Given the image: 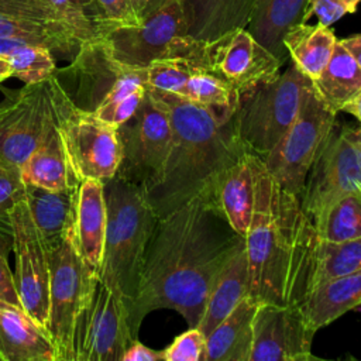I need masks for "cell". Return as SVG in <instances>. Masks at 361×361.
I'll list each match as a JSON object with an SVG mask.
<instances>
[{"instance_id":"17","label":"cell","mask_w":361,"mask_h":361,"mask_svg":"<svg viewBox=\"0 0 361 361\" xmlns=\"http://www.w3.org/2000/svg\"><path fill=\"white\" fill-rule=\"evenodd\" d=\"M207 65L238 93L279 75V61L247 28L233 30L206 42Z\"/></svg>"},{"instance_id":"40","label":"cell","mask_w":361,"mask_h":361,"mask_svg":"<svg viewBox=\"0 0 361 361\" xmlns=\"http://www.w3.org/2000/svg\"><path fill=\"white\" fill-rule=\"evenodd\" d=\"M96 3L103 13L106 21L104 28L138 24L130 0H96Z\"/></svg>"},{"instance_id":"30","label":"cell","mask_w":361,"mask_h":361,"mask_svg":"<svg viewBox=\"0 0 361 361\" xmlns=\"http://www.w3.org/2000/svg\"><path fill=\"white\" fill-rule=\"evenodd\" d=\"M312 83L319 97L338 113L361 96V68L337 39L329 63Z\"/></svg>"},{"instance_id":"44","label":"cell","mask_w":361,"mask_h":361,"mask_svg":"<svg viewBox=\"0 0 361 361\" xmlns=\"http://www.w3.org/2000/svg\"><path fill=\"white\" fill-rule=\"evenodd\" d=\"M338 42L347 49V52L354 58V61L361 68V34L338 39Z\"/></svg>"},{"instance_id":"36","label":"cell","mask_w":361,"mask_h":361,"mask_svg":"<svg viewBox=\"0 0 361 361\" xmlns=\"http://www.w3.org/2000/svg\"><path fill=\"white\" fill-rule=\"evenodd\" d=\"M21 169L0 158V221H7L11 209L24 197Z\"/></svg>"},{"instance_id":"29","label":"cell","mask_w":361,"mask_h":361,"mask_svg":"<svg viewBox=\"0 0 361 361\" xmlns=\"http://www.w3.org/2000/svg\"><path fill=\"white\" fill-rule=\"evenodd\" d=\"M250 292L245 241L227 262L207 298L197 329L207 336Z\"/></svg>"},{"instance_id":"34","label":"cell","mask_w":361,"mask_h":361,"mask_svg":"<svg viewBox=\"0 0 361 361\" xmlns=\"http://www.w3.org/2000/svg\"><path fill=\"white\" fill-rule=\"evenodd\" d=\"M79 45L97 39L106 21L96 0H51Z\"/></svg>"},{"instance_id":"45","label":"cell","mask_w":361,"mask_h":361,"mask_svg":"<svg viewBox=\"0 0 361 361\" xmlns=\"http://www.w3.org/2000/svg\"><path fill=\"white\" fill-rule=\"evenodd\" d=\"M343 111L353 114L361 124V96L358 99H355L354 102H351L348 106H345Z\"/></svg>"},{"instance_id":"23","label":"cell","mask_w":361,"mask_h":361,"mask_svg":"<svg viewBox=\"0 0 361 361\" xmlns=\"http://www.w3.org/2000/svg\"><path fill=\"white\" fill-rule=\"evenodd\" d=\"M188 35L203 42L247 28L257 0H179Z\"/></svg>"},{"instance_id":"46","label":"cell","mask_w":361,"mask_h":361,"mask_svg":"<svg viewBox=\"0 0 361 361\" xmlns=\"http://www.w3.org/2000/svg\"><path fill=\"white\" fill-rule=\"evenodd\" d=\"M10 76H13V73H11V66H10L8 61H7V58H4V56L0 55V83H1L3 80L8 79Z\"/></svg>"},{"instance_id":"3","label":"cell","mask_w":361,"mask_h":361,"mask_svg":"<svg viewBox=\"0 0 361 361\" xmlns=\"http://www.w3.org/2000/svg\"><path fill=\"white\" fill-rule=\"evenodd\" d=\"M147 92L165 110L172 128L164 169L144 190L159 219L190 199L210 193L217 176L247 148L237 135L233 117L219 123L207 109L179 94L148 86Z\"/></svg>"},{"instance_id":"6","label":"cell","mask_w":361,"mask_h":361,"mask_svg":"<svg viewBox=\"0 0 361 361\" xmlns=\"http://www.w3.org/2000/svg\"><path fill=\"white\" fill-rule=\"evenodd\" d=\"M72 104L56 75L18 90H4L0 100V158L21 169Z\"/></svg>"},{"instance_id":"20","label":"cell","mask_w":361,"mask_h":361,"mask_svg":"<svg viewBox=\"0 0 361 361\" xmlns=\"http://www.w3.org/2000/svg\"><path fill=\"white\" fill-rule=\"evenodd\" d=\"M0 360L58 361L52 338L21 305L0 300Z\"/></svg>"},{"instance_id":"12","label":"cell","mask_w":361,"mask_h":361,"mask_svg":"<svg viewBox=\"0 0 361 361\" xmlns=\"http://www.w3.org/2000/svg\"><path fill=\"white\" fill-rule=\"evenodd\" d=\"M204 45L189 56L152 62L147 68V86L195 102L219 123H226L237 110L240 93L207 65Z\"/></svg>"},{"instance_id":"4","label":"cell","mask_w":361,"mask_h":361,"mask_svg":"<svg viewBox=\"0 0 361 361\" xmlns=\"http://www.w3.org/2000/svg\"><path fill=\"white\" fill-rule=\"evenodd\" d=\"M103 186L107 224L99 279L114 289L130 310L158 217L140 185L114 176Z\"/></svg>"},{"instance_id":"39","label":"cell","mask_w":361,"mask_h":361,"mask_svg":"<svg viewBox=\"0 0 361 361\" xmlns=\"http://www.w3.org/2000/svg\"><path fill=\"white\" fill-rule=\"evenodd\" d=\"M147 89V87H145ZM145 89L137 90L128 96L116 99L113 102H109L106 104H102L100 107H97L93 114L96 117H99L100 120L111 124V126H121L123 123H126L138 109L144 94H145Z\"/></svg>"},{"instance_id":"22","label":"cell","mask_w":361,"mask_h":361,"mask_svg":"<svg viewBox=\"0 0 361 361\" xmlns=\"http://www.w3.org/2000/svg\"><path fill=\"white\" fill-rule=\"evenodd\" d=\"M107 210L102 180L85 179L79 185V199L73 227V241L85 264L99 276L106 238Z\"/></svg>"},{"instance_id":"14","label":"cell","mask_w":361,"mask_h":361,"mask_svg":"<svg viewBox=\"0 0 361 361\" xmlns=\"http://www.w3.org/2000/svg\"><path fill=\"white\" fill-rule=\"evenodd\" d=\"M13 251L16 259L14 281L21 306L44 327L49 307V254L25 199L23 197L10 212Z\"/></svg>"},{"instance_id":"21","label":"cell","mask_w":361,"mask_h":361,"mask_svg":"<svg viewBox=\"0 0 361 361\" xmlns=\"http://www.w3.org/2000/svg\"><path fill=\"white\" fill-rule=\"evenodd\" d=\"M255 155L244 152L214 180L210 195L230 226L244 237L248 231L255 199Z\"/></svg>"},{"instance_id":"31","label":"cell","mask_w":361,"mask_h":361,"mask_svg":"<svg viewBox=\"0 0 361 361\" xmlns=\"http://www.w3.org/2000/svg\"><path fill=\"white\" fill-rule=\"evenodd\" d=\"M337 38L334 32L319 23H300L283 38V45L300 72L312 80L316 79L329 63Z\"/></svg>"},{"instance_id":"5","label":"cell","mask_w":361,"mask_h":361,"mask_svg":"<svg viewBox=\"0 0 361 361\" xmlns=\"http://www.w3.org/2000/svg\"><path fill=\"white\" fill-rule=\"evenodd\" d=\"M310 86L312 79L289 61L275 79L240 93L233 123L248 152L261 159L271 152L299 113Z\"/></svg>"},{"instance_id":"2","label":"cell","mask_w":361,"mask_h":361,"mask_svg":"<svg viewBox=\"0 0 361 361\" xmlns=\"http://www.w3.org/2000/svg\"><path fill=\"white\" fill-rule=\"evenodd\" d=\"M255 199L244 235L250 292L257 302L302 305L312 289L317 231L298 195L285 190L255 155Z\"/></svg>"},{"instance_id":"33","label":"cell","mask_w":361,"mask_h":361,"mask_svg":"<svg viewBox=\"0 0 361 361\" xmlns=\"http://www.w3.org/2000/svg\"><path fill=\"white\" fill-rule=\"evenodd\" d=\"M358 269H361V237L336 243L319 240L312 289L324 281Z\"/></svg>"},{"instance_id":"24","label":"cell","mask_w":361,"mask_h":361,"mask_svg":"<svg viewBox=\"0 0 361 361\" xmlns=\"http://www.w3.org/2000/svg\"><path fill=\"white\" fill-rule=\"evenodd\" d=\"M258 302L247 295L207 336L202 361H250Z\"/></svg>"},{"instance_id":"32","label":"cell","mask_w":361,"mask_h":361,"mask_svg":"<svg viewBox=\"0 0 361 361\" xmlns=\"http://www.w3.org/2000/svg\"><path fill=\"white\" fill-rule=\"evenodd\" d=\"M322 241H345L361 237V195L347 193L334 200L314 226Z\"/></svg>"},{"instance_id":"9","label":"cell","mask_w":361,"mask_h":361,"mask_svg":"<svg viewBox=\"0 0 361 361\" xmlns=\"http://www.w3.org/2000/svg\"><path fill=\"white\" fill-rule=\"evenodd\" d=\"M347 193L361 195V124L334 123L310 166L299 200L316 226L323 212Z\"/></svg>"},{"instance_id":"27","label":"cell","mask_w":361,"mask_h":361,"mask_svg":"<svg viewBox=\"0 0 361 361\" xmlns=\"http://www.w3.org/2000/svg\"><path fill=\"white\" fill-rule=\"evenodd\" d=\"M358 306H361V269L316 285L300 305L306 322L314 331Z\"/></svg>"},{"instance_id":"10","label":"cell","mask_w":361,"mask_h":361,"mask_svg":"<svg viewBox=\"0 0 361 361\" xmlns=\"http://www.w3.org/2000/svg\"><path fill=\"white\" fill-rule=\"evenodd\" d=\"M336 114L312 83L295 120L262 158L267 171L285 190L298 196L302 193L310 166L336 123Z\"/></svg>"},{"instance_id":"28","label":"cell","mask_w":361,"mask_h":361,"mask_svg":"<svg viewBox=\"0 0 361 361\" xmlns=\"http://www.w3.org/2000/svg\"><path fill=\"white\" fill-rule=\"evenodd\" d=\"M21 175L25 183L49 190H61L80 185L63 145L59 123L51 128L42 142L24 162Z\"/></svg>"},{"instance_id":"11","label":"cell","mask_w":361,"mask_h":361,"mask_svg":"<svg viewBox=\"0 0 361 361\" xmlns=\"http://www.w3.org/2000/svg\"><path fill=\"white\" fill-rule=\"evenodd\" d=\"M117 130L121 162L116 176L145 190L159 178L171 149L172 128L168 114L145 89L137 111Z\"/></svg>"},{"instance_id":"35","label":"cell","mask_w":361,"mask_h":361,"mask_svg":"<svg viewBox=\"0 0 361 361\" xmlns=\"http://www.w3.org/2000/svg\"><path fill=\"white\" fill-rule=\"evenodd\" d=\"M13 76L25 85L39 83L55 75L52 51L42 45L24 44L7 56Z\"/></svg>"},{"instance_id":"1","label":"cell","mask_w":361,"mask_h":361,"mask_svg":"<svg viewBox=\"0 0 361 361\" xmlns=\"http://www.w3.org/2000/svg\"><path fill=\"white\" fill-rule=\"evenodd\" d=\"M243 243L210 193L159 217L128 310L134 337L144 317L157 309L176 310L189 327H196L212 288Z\"/></svg>"},{"instance_id":"16","label":"cell","mask_w":361,"mask_h":361,"mask_svg":"<svg viewBox=\"0 0 361 361\" xmlns=\"http://www.w3.org/2000/svg\"><path fill=\"white\" fill-rule=\"evenodd\" d=\"M250 361H310L314 330L300 305L258 302Z\"/></svg>"},{"instance_id":"42","label":"cell","mask_w":361,"mask_h":361,"mask_svg":"<svg viewBox=\"0 0 361 361\" xmlns=\"http://www.w3.org/2000/svg\"><path fill=\"white\" fill-rule=\"evenodd\" d=\"M162 360V351L152 350L142 343H140L137 338L130 343V345L126 348L121 361H159Z\"/></svg>"},{"instance_id":"37","label":"cell","mask_w":361,"mask_h":361,"mask_svg":"<svg viewBox=\"0 0 361 361\" xmlns=\"http://www.w3.org/2000/svg\"><path fill=\"white\" fill-rule=\"evenodd\" d=\"M206 345V336L197 327H189L185 333L162 351L165 361H202Z\"/></svg>"},{"instance_id":"13","label":"cell","mask_w":361,"mask_h":361,"mask_svg":"<svg viewBox=\"0 0 361 361\" xmlns=\"http://www.w3.org/2000/svg\"><path fill=\"white\" fill-rule=\"evenodd\" d=\"M135 338L126 300L97 278L76 322L73 361H121L126 348Z\"/></svg>"},{"instance_id":"19","label":"cell","mask_w":361,"mask_h":361,"mask_svg":"<svg viewBox=\"0 0 361 361\" xmlns=\"http://www.w3.org/2000/svg\"><path fill=\"white\" fill-rule=\"evenodd\" d=\"M124 69L126 65L117 62L97 38L82 44L72 63L59 72L72 80L73 89L65 90L72 103L93 113L109 96Z\"/></svg>"},{"instance_id":"18","label":"cell","mask_w":361,"mask_h":361,"mask_svg":"<svg viewBox=\"0 0 361 361\" xmlns=\"http://www.w3.org/2000/svg\"><path fill=\"white\" fill-rule=\"evenodd\" d=\"M0 37L61 54L78 52L80 47L51 0H0Z\"/></svg>"},{"instance_id":"41","label":"cell","mask_w":361,"mask_h":361,"mask_svg":"<svg viewBox=\"0 0 361 361\" xmlns=\"http://www.w3.org/2000/svg\"><path fill=\"white\" fill-rule=\"evenodd\" d=\"M0 300H7L11 303L21 305L17 295L14 274L8 267V262L1 248H0Z\"/></svg>"},{"instance_id":"8","label":"cell","mask_w":361,"mask_h":361,"mask_svg":"<svg viewBox=\"0 0 361 361\" xmlns=\"http://www.w3.org/2000/svg\"><path fill=\"white\" fill-rule=\"evenodd\" d=\"M49 307L47 330L56 350L58 361H73V337L78 317L86 306L97 275L79 255L73 231L48 245Z\"/></svg>"},{"instance_id":"15","label":"cell","mask_w":361,"mask_h":361,"mask_svg":"<svg viewBox=\"0 0 361 361\" xmlns=\"http://www.w3.org/2000/svg\"><path fill=\"white\" fill-rule=\"evenodd\" d=\"M59 131L80 182L85 179L106 182L116 176L121 162V144L116 126L72 104L59 121Z\"/></svg>"},{"instance_id":"43","label":"cell","mask_w":361,"mask_h":361,"mask_svg":"<svg viewBox=\"0 0 361 361\" xmlns=\"http://www.w3.org/2000/svg\"><path fill=\"white\" fill-rule=\"evenodd\" d=\"M166 0H130L133 11L138 20V23L147 17L149 13L162 6Z\"/></svg>"},{"instance_id":"38","label":"cell","mask_w":361,"mask_h":361,"mask_svg":"<svg viewBox=\"0 0 361 361\" xmlns=\"http://www.w3.org/2000/svg\"><path fill=\"white\" fill-rule=\"evenodd\" d=\"M360 3L361 0H309L303 23L316 17L319 24L330 27L345 14L355 13Z\"/></svg>"},{"instance_id":"25","label":"cell","mask_w":361,"mask_h":361,"mask_svg":"<svg viewBox=\"0 0 361 361\" xmlns=\"http://www.w3.org/2000/svg\"><path fill=\"white\" fill-rule=\"evenodd\" d=\"M309 0H257L248 32L281 63L289 61L283 38L289 30L303 23Z\"/></svg>"},{"instance_id":"7","label":"cell","mask_w":361,"mask_h":361,"mask_svg":"<svg viewBox=\"0 0 361 361\" xmlns=\"http://www.w3.org/2000/svg\"><path fill=\"white\" fill-rule=\"evenodd\" d=\"M97 38L117 62L131 68L192 55L203 42L188 35L179 0H166L135 25L106 27Z\"/></svg>"},{"instance_id":"26","label":"cell","mask_w":361,"mask_h":361,"mask_svg":"<svg viewBox=\"0 0 361 361\" xmlns=\"http://www.w3.org/2000/svg\"><path fill=\"white\" fill-rule=\"evenodd\" d=\"M24 199L47 245H52L73 231L79 186L49 190L25 183Z\"/></svg>"}]
</instances>
